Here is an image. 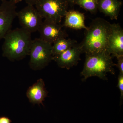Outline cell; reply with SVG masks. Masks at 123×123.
<instances>
[{
    "mask_svg": "<svg viewBox=\"0 0 123 123\" xmlns=\"http://www.w3.org/2000/svg\"><path fill=\"white\" fill-rule=\"evenodd\" d=\"M111 25L102 18L93 20L85 30L84 39L80 43L82 53L89 54L107 51Z\"/></svg>",
    "mask_w": 123,
    "mask_h": 123,
    "instance_id": "1",
    "label": "cell"
},
{
    "mask_svg": "<svg viewBox=\"0 0 123 123\" xmlns=\"http://www.w3.org/2000/svg\"><path fill=\"white\" fill-rule=\"evenodd\" d=\"M2 55L11 61L23 59L29 55L33 40L31 34L22 28L10 30L4 38Z\"/></svg>",
    "mask_w": 123,
    "mask_h": 123,
    "instance_id": "2",
    "label": "cell"
},
{
    "mask_svg": "<svg viewBox=\"0 0 123 123\" xmlns=\"http://www.w3.org/2000/svg\"><path fill=\"white\" fill-rule=\"evenodd\" d=\"M116 65L112 56L107 51L86 54V59L81 75L82 80H86L91 77H97L103 80H107V74L115 75L114 67Z\"/></svg>",
    "mask_w": 123,
    "mask_h": 123,
    "instance_id": "3",
    "label": "cell"
},
{
    "mask_svg": "<svg viewBox=\"0 0 123 123\" xmlns=\"http://www.w3.org/2000/svg\"><path fill=\"white\" fill-rule=\"evenodd\" d=\"M52 44L40 38L33 40L30 49L29 65L32 70H42L53 60Z\"/></svg>",
    "mask_w": 123,
    "mask_h": 123,
    "instance_id": "4",
    "label": "cell"
},
{
    "mask_svg": "<svg viewBox=\"0 0 123 123\" xmlns=\"http://www.w3.org/2000/svg\"><path fill=\"white\" fill-rule=\"evenodd\" d=\"M69 5L65 0H38L34 6L44 20L60 23Z\"/></svg>",
    "mask_w": 123,
    "mask_h": 123,
    "instance_id": "5",
    "label": "cell"
},
{
    "mask_svg": "<svg viewBox=\"0 0 123 123\" xmlns=\"http://www.w3.org/2000/svg\"><path fill=\"white\" fill-rule=\"evenodd\" d=\"M17 17L22 28L31 34L38 31L43 18L34 6L27 5L17 13Z\"/></svg>",
    "mask_w": 123,
    "mask_h": 123,
    "instance_id": "6",
    "label": "cell"
},
{
    "mask_svg": "<svg viewBox=\"0 0 123 123\" xmlns=\"http://www.w3.org/2000/svg\"><path fill=\"white\" fill-rule=\"evenodd\" d=\"M16 4L3 0L0 4V40L11 30L14 20L17 17Z\"/></svg>",
    "mask_w": 123,
    "mask_h": 123,
    "instance_id": "7",
    "label": "cell"
},
{
    "mask_svg": "<svg viewBox=\"0 0 123 123\" xmlns=\"http://www.w3.org/2000/svg\"><path fill=\"white\" fill-rule=\"evenodd\" d=\"M63 27L60 23L44 20L38 31L40 38L51 44L61 38H66L68 35Z\"/></svg>",
    "mask_w": 123,
    "mask_h": 123,
    "instance_id": "8",
    "label": "cell"
},
{
    "mask_svg": "<svg viewBox=\"0 0 123 123\" xmlns=\"http://www.w3.org/2000/svg\"><path fill=\"white\" fill-rule=\"evenodd\" d=\"M82 53L80 44L77 43L62 53L53 56V60L56 62L60 68L69 69L77 65Z\"/></svg>",
    "mask_w": 123,
    "mask_h": 123,
    "instance_id": "9",
    "label": "cell"
},
{
    "mask_svg": "<svg viewBox=\"0 0 123 123\" xmlns=\"http://www.w3.org/2000/svg\"><path fill=\"white\" fill-rule=\"evenodd\" d=\"M107 51L116 58L123 56V30L118 24H111Z\"/></svg>",
    "mask_w": 123,
    "mask_h": 123,
    "instance_id": "10",
    "label": "cell"
},
{
    "mask_svg": "<svg viewBox=\"0 0 123 123\" xmlns=\"http://www.w3.org/2000/svg\"><path fill=\"white\" fill-rule=\"evenodd\" d=\"M48 92L45 88L43 79L40 78L33 85L30 86L26 92V96L29 102L35 105L42 104L47 97Z\"/></svg>",
    "mask_w": 123,
    "mask_h": 123,
    "instance_id": "11",
    "label": "cell"
},
{
    "mask_svg": "<svg viewBox=\"0 0 123 123\" xmlns=\"http://www.w3.org/2000/svg\"><path fill=\"white\" fill-rule=\"evenodd\" d=\"M122 2L119 0H98V9L111 20H117Z\"/></svg>",
    "mask_w": 123,
    "mask_h": 123,
    "instance_id": "12",
    "label": "cell"
},
{
    "mask_svg": "<svg viewBox=\"0 0 123 123\" xmlns=\"http://www.w3.org/2000/svg\"><path fill=\"white\" fill-rule=\"evenodd\" d=\"M63 26L71 29L87 30L88 27L85 24L84 14L76 10H69L64 16Z\"/></svg>",
    "mask_w": 123,
    "mask_h": 123,
    "instance_id": "13",
    "label": "cell"
},
{
    "mask_svg": "<svg viewBox=\"0 0 123 123\" xmlns=\"http://www.w3.org/2000/svg\"><path fill=\"white\" fill-rule=\"evenodd\" d=\"M77 43L76 40L71 39L63 38L57 40L53 43L52 47L53 57L62 53Z\"/></svg>",
    "mask_w": 123,
    "mask_h": 123,
    "instance_id": "14",
    "label": "cell"
},
{
    "mask_svg": "<svg viewBox=\"0 0 123 123\" xmlns=\"http://www.w3.org/2000/svg\"><path fill=\"white\" fill-rule=\"evenodd\" d=\"M98 0H76L75 4L79 5L86 11L95 14L98 10Z\"/></svg>",
    "mask_w": 123,
    "mask_h": 123,
    "instance_id": "15",
    "label": "cell"
},
{
    "mask_svg": "<svg viewBox=\"0 0 123 123\" xmlns=\"http://www.w3.org/2000/svg\"><path fill=\"white\" fill-rule=\"evenodd\" d=\"M117 87L119 88L120 92V104H122L123 98V74L119 73L118 77Z\"/></svg>",
    "mask_w": 123,
    "mask_h": 123,
    "instance_id": "16",
    "label": "cell"
},
{
    "mask_svg": "<svg viewBox=\"0 0 123 123\" xmlns=\"http://www.w3.org/2000/svg\"><path fill=\"white\" fill-rule=\"evenodd\" d=\"M118 63L116 66L119 71V73L123 74V56L117 58Z\"/></svg>",
    "mask_w": 123,
    "mask_h": 123,
    "instance_id": "17",
    "label": "cell"
},
{
    "mask_svg": "<svg viewBox=\"0 0 123 123\" xmlns=\"http://www.w3.org/2000/svg\"><path fill=\"white\" fill-rule=\"evenodd\" d=\"M0 123H12V120L7 116H0Z\"/></svg>",
    "mask_w": 123,
    "mask_h": 123,
    "instance_id": "18",
    "label": "cell"
},
{
    "mask_svg": "<svg viewBox=\"0 0 123 123\" xmlns=\"http://www.w3.org/2000/svg\"><path fill=\"white\" fill-rule=\"evenodd\" d=\"M25 0L27 5L34 6L38 0Z\"/></svg>",
    "mask_w": 123,
    "mask_h": 123,
    "instance_id": "19",
    "label": "cell"
},
{
    "mask_svg": "<svg viewBox=\"0 0 123 123\" xmlns=\"http://www.w3.org/2000/svg\"><path fill=\"white\" fill-rule=\"evenodd\" d=\"M69 4L74 5L76 0H65Z\"/></svg>",
    "mask_w": 123,
    "mask_h": 123,
    "instance_id": "20",
    "label": "cell"
},
{
    "mask_svg": "<svg viewBox=\"0 0 123 123\" xmlns=\"http://www.w3.org/2000/svg\"><path fill=\"white\" fill-rule=\"evenodd\" d=\"M10 0L16 4H17L18 2H20L22 1V0Z\"/></svg>",
    "mask_w": 123,
    "mask_h": 123,
    "instance_id": "21",
    "label": "cell"
},
{
    "mask_svg": "<svg viewBox=\"0 0 123 123\" xmlns=\"http://www.w3.org/2000/svg\"><path fill=\"white\" fill-rule=\"evenodd\" d=\"M3 0H0V1H2Z\"/></svg>",
    "mask_w": 123,
    "mask_h": 123,
    "instance_id": "22",
    "label": "cell"
}]
</instances>
